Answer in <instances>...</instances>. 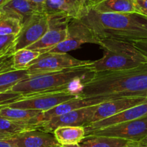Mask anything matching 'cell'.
Listing matches in <instances>:
<instances>
[{
    "label": "cell",
    "instance_id": "1",
    "mask_svg": "<svg viewBox=\"0 0 147 147\" xmlns=\"http://www.w3.org/2000/svg\"><path fill=\"white\" fill-rule=\"evenodd\" d=\"M147 93V62L131 69L95 72L84 82L79 96L113 100L145 97Z\"/></svg>",
    "mask_w": 147,
    "mask_h": 147
},
{
    "label": "cell",
    "instance_id": "2",
    "mask_svg": "<svg viewBox=\"0 0 147 147\" xmlns=\"http://www.w3.org/2000/svg\"><path fill=\"white\" fill-rule=\"evenodd\" d=\"M81 20L100 40L147 39V17L138 13H101L91 7Z\"/></svg>",
    "mask_w": 147,
    "mask_h": 147
},
{
    "label": "cell",
    "instance_id": "3",
    "mask_svg": "<svg viewBox=\"0 0 147 147\" xmlns=\"http://www.w3.org/2000/svg\"><path fill=\"white\" fill-rule=\"evenodd\" d=\"M94 73L90 66H87L29 76L26 80L18 82L12 89V92L22 95H30L49 92L70 90L79 94L83 83L90 80Z\"/></svg>",
    "mask_w": 147,
    "mask_h": 147
},
{
    "label": "cell",
    "instance_id": "4",
    "mask_svg": "<svg viewBox=\"0 0 147 147\" xmlns=\"http://www.w3.org/2000/svg\"><path fill=\"white\" fill-rule=\"evenodd\" d=\"M99 46L104 51L101 59L90 65L94 72L131 69L147 62V59L131 41L118 39H102Z\"/></svg>",
    "mask_w": 147,
    "mask_h": 147
},
{
    "label": "cell",
    "instance_id": "5",
    "mask_svg": "<svg viewBox=\"0 0 147 147\" xmlns=\"http://www.w3.org/2000/svg\"><path fill=\"white\" fill-rule=\"evenodd\" d=\"M93 61L72 57L68 53L46 52L42 53L28 68L29 76L60 71L72 68L90 66Z\"/></svg>",
    "mask_w": 147,
    "mask_h": 147
},
{
    "label": "cell",
    "instance_id": "6",
    "mask_svg": "<svg viewBox=\"0 0 147 147\" xmlns=\"http://www.w3.org/2000/svg\"><path fill=\"white\" fill-rule=\"evenodd\" d=\"M77 97H79L78 94L70 90L49 92L30 95H23L22 99L8 105L7 107L37 110L46 112L64 102Z\"/></svg>",
    "mask_w": 147,
    "mask_h": 147
},
{
    "label": "cell",
    "instance_id": "7",
    "mask_svg": "<svg viewBox=\"0 0 147 147\" xmlns=\"http://www.w3.org/2000/svg\"><path fill=\"white\" fill-rule=\"evenodd\" d=\"M90 136L113 137L139 143L147 136V116L100 128L89 133L86 136Z\"/></svg>",
    "mask_w": 147,
    "mask_h": 147
},
{
    "label": "cell",
    "instance_id": "8",
    "mask_svg": "<svg viewBox=\"0 0 147 147\" xmlns=\"http://www.w3.org/2000/svg\"><path fill=\"white\" fill-rule=\"evenodd\" d=\"M100 40L92 30L81 20H71L68 24L67 37L49 52L67 53L79 49L84 43L99 45Z\"/></svg>",
    "mask_w": 147,
    "mask_h": 147
},
{
    "label": "cell",
    "instance_id": "9",
    "mask_svg": "<svg viewBox=\"0 0 147 147\" xmlns=\"http://www.w3.org/2000/svg\"><path fill=\"white\" fill-rule=\"evenodd\" d=\"M49 28V17L44 12L35 13L22 23L18 35L15 51L26 49L38 41Z\"/></svg>",
    "mask_w": 147,
    "mask_h": 147
},
{
    "label": "cell",
    "instance_id": "10",
    "mask_svg": "<svg viewBox=\"0 0 147 147\" xmlns=\"http://www.w3.org/2000/svg\"><path fill=\"white\" fill-rule=\"evenodd\" d=\"M49 17V28L41 38L27 49L42 53L49 52L67 37L68 24L71 20L59 16Z\"/></svg>",
    "mask_w": 147,
    "mask_h": 147
},
{
    "label": "cell",
    "instance_id": "11",
    "mask_svg": "<svg viewBox=\"0 0 147 147\" xmlns=\"http://www.w3.org/2000/svg\"><path fill=\"white\" fill-rule=\"evenodd\" d=\"M97 105H98L82 107L63 115L54 117L49 121L40 124L37 129L45 132L53 133L56 128L61 126L84 127L92 122Z\"/></svg>",
    "mask_w": 147,
    "mask_h": 147
},
{
    "label": "cell",
    "instance_id": "12",
    "mask_svg": "<svg viewBox=\"0 0 147 147\" xmlns=\"http://www.w3.org/2000/svg\"><path fill=\"white\" fill-rule=\"evenodd\" d=\"M90 7V0H46L43 12L48 16L81 20Z\"/></svg>",
    "mask_w": 147,
    "mask_h": 147
},
{
    "label": "cell",
    "instance_id": "13",
    "mask_svg": "<svg viewBox=\"0 0 147 147\" xmlns=\"http://www.w3.org/2000/svg\"><path fill=\"white\" fill-rule=\"evenodd\" d=\"M110 100L105 98H97V97H79L74 98L72 100H68L64 102L59 105L56 106L51 110L43 112L35 117L33 120V124L36 125L38 127L40 124L49 121L54 117L59 116V115H63L67 113L71 112L73 110H77V109L82 108V107H89V106L96 105L104 102Z\"/></svg>",
    "mask_w": 147,
    "mask_h": 147
},
{
    "label": "cell",
    "instance_id": "14",
    "mask_svg": "<svg viewBox=\"0 0 147 147\" xmlns=\"http://www.w3.org/2000/svg\"><path fill=\"white\" fill-rule=\"evenodd\" d=\"M146 102H147V97H121L107 100L97 105L91 123L105 119Z\"/></svg>",
    "mask_w": 147,
    "mask_h": 147
},
{
    "label": "cell",
    "instance_id": "15",
    "mask_svg": "<svg viewBox=\"0 0 147 147\" xmlns=\"http://www.w3.org/2000/svg\"><path fill=\"white\" fill-rule=\"evenodd\" d=\"M145 116H147V102L123 110L119 113L115 114L105 119L89 123L88 125L84 126L86 135L92 131H96L100 128L127 122V121H134L138 118H144Z\"/></svg>",
    "mask_w": 147,
    "mask_h": 147
},
{
    "label": "cell",
    "instance_id": "16",
    "mask_svg": "<svg viewBox=\"0 0 147 147\" xmlns=\"http://www.w3.org/2000/svg\"><path fill=\"white\" fill-rule=\"evenodd\" d=\"M17 147H60L53 133L38 129L25 131L11 138Z\"/></svg>",
    "mask_w": 147,
    "mask_h": 147
},
{
    "label": "cell",
    "instance_id": "17",
    "mask_svg": "<svg viewBox=\"0 0 147 147\" xmlns=\"http://www.w3.org/2000/svg\"><path fill=\"white\" fill-rule=\"evenodd\" d=\"M42 12L27 0H10L0 8V15L20 20L22 24L35 13Z\"/></svg>",
    "mask_w": 147,
    "mask_h": 147
},
{
    "label": "cell",
    "instance_id": "18",
    "mask_svg": "<svg viewBox=\"0 0 147 147\" xmlns=\"http://www.w3.org/2000/svg\"><path fill=\"white\" fill-rule=\"evenodd\" d=\"M91 8L101 13H137L136 0H104Z\"/></svg>",
    "mask_w": 147,
    "mask_h": 147
},
{
    "label": "cell",
    "instance_id": "19",
    "mask_svg": "<svg viewBox=\"0 0 147 147\" xmlns=\"http://www.w3.org/2000/svg\"><path fill=\"white\" fill-rule=\"evenodd\" d=\"M61 145L79 144L86 136L84 126H61L53 132Z\"/></svg>",
    "mask_w": 147,
    "mask_h": 147
},
{
    "label": "cell",
    "instance_id": "20",
    "mask_svg": "<svg viewBox=\"0 0 147 147\" xmlns=\"http://www.w3.org/2000/svg\"><path fill=\"white\" fill-rule=\"evenodd\" d=\"M132 143L128 140L100 136H86L79 147H128Z\"/></svg>",
    "mask_w": 147,
    "mask_h": 147
},
{
    "label": "cell",
    "instance_id": "21",
    "mask_svg": "<svg viewBox=\"0 0 147 147\" xmlns=\"http://www.w3.org/2000/svg\"><path fill=\"white\" fill-rule=\"evenodd\" d=\"M43 113L40 110H29V109L14 108L6 106L0 109V115L8 119L18 122L28 123L33 124L35 117ZM35 125V124H33Z\"/></svg>",
    "mask_w": 147,
    "mask_h": 147
},
{
    "label": "cell",
    "instance_id": "22",
    "mask_svg": "<svg viewBox=\"0 0 147 147\" xmlns=\"http://www.w3.org/2000/svg\"><path fill=\"white\" fill-rule=\"evenodd\" d=\"M29 77L28 69L13 70L0 74V93L12 92V89L24 80Z\"/></svg>",
    "mask_w": 147,
    "mask_h": 147
},
{
    "label": "cell",
    "instance_id": "23",
    "mask_svg": "<svg viewBox=\"0 0 147 147\" xmlns=\"http://www.w3.org/2000/svg\"><path fill=\"white\" fill-rule=\"evenodd\" d=\"M41 55L37 51L22 49L13 53V66L15 70H24L32 63V62Z\"/></svg>",
    "mask_w": 147,
    "mask_h": 147
},
{
    "label": "cell",
    "instance_id": "24",
    "mask_svg": "<svg viewBox=\"0 0 147 147\" xmlns=\"http://www.w3.org/2000/svg\"><path fill=\"white\" fill-rule=\"evenodd\" d=\"M37 128L38 126L33 124L12 121L0 115V132L15 136L25 131Z\"/></svg>",
    "mask_w": 147,
    "mask_h": 147
},
{
    "label": "cell",
    "instance_id": "25",
    "mask_svg": "<svg viewBox=\"0 0 147 147\" xmlns=\"http://www.w3.org/2000/svg\"><path fill=\"white\" fill-rule=\"evenodd\" d=\"M22 26L20 20L0 15V35H18Z\"/></svg>",
    "mask_w": 147,
    "mask_h": 147
},
{
    "label": "cell",
    "instance_id": "26",
    "mask_svg": "<svg viewBox=\"0 0 147 147\" xmlns=\"http://www.w3.org/2000/svg\"><path fill=\"white\" fill-rule=\"evenodd\" d=\"M18 35H0V58L13 55Z\"/></svg>",
    "mask_w": 147,
    "mask_h": 147
},
{
    "label": "cell",
    "instance_id": "27",
    "mask_svg": "<svg viewBox=\"0 0 147 147\" xmlns=\"http://www.w3.org/2000/svg\"><path fill=\"white\" fill-rule=\"evenodd\" d=\"M23 97L22 94L13 92L0 93V109L6 107L8 105L18 101Z\"/></svg>",
    "mask_w": 147,
    "mask_h": 147
},
{
    "label": "cell",
    "instance_id": "28",
    "mask_svg": "<svg viewBox=\"0 0 147 147\" xmlns=\"http://www.w3.org/2000/svg\"><path fill=\"white\" fill-rule=\"evenodd\" d=\"M13 70V55L0 58V74Z\"/></svg>",
    "mask_w": 147,
    "mask_h": 147
},
{
    "label": "cell",
    "instance_id": "29",
    "mask_svg": "<svg viewBox=\"0 0 147 147\" xmlns=\"http://www.w3.org/2000/svg\"><path fill=\"white\" fill-rule=\"evenodd\" d=\"M134 46L147 59V39L131 41Z\"/></svg>",
    "mask_w": 147,
    "mask_h": 147
},
{
    "label": "cell",
    "instance_id": "30",
    "mask_svg": "<svg viewBox=\"0 0 147 147\" xmlns=\"http://www.w3.org/2000/svg\"><path fill=\"white\" fill-rule=\"evenodd\" d=\"M137 13L147 17V0H136Z\"/></svg>",
    "mask_w": 147,
    "mask_h": 147
},
{
    "label": "cell",
    "instance_id": "31",
    "mask_svg": "<svg viewBox=\"0 0 147 147\" xmlns=\"http://www.w3.org/2000/svg\"><path fill=\"white\" fill-rule=\"evenodd\" d=\"M27 1H28L32 5L36 7L40 12H43V7H44L46 0H27Z\"/></svg>",
    "mask_w": 147,
    "mask_h": 147
},
{
    "label": "cell",
    "instance_id": "32",
    "mask_svg": "<svg viewBox=\"0 0 147 147\" xmlns=\"http://www.w3.org/2000/svg\"><path fill=\"white\" fill-rule=\"evenodd\" d=\"M0 147H17V146L10 138L7 139H0Z\"/></svg>",
    "mask_w": 147,
    "mask_h": 147
},
{
    "label": "cell",
    "instance_id": "33",
    "mask_svg": "<svg viewBox=\"0 0 147 147\" xmlns=\"http://www.w3.org/2000/svg\"><path fill=\"white\" fill-rule=\"evenodd\" d=\"M12 136H13L10 135V134L0 132V139H7V138H12Z\"/></svg>",
    "mask_w": 147,
    "mask_h": 147
},
{
    "label": "cell",
    "instance_id": "34",
    "mask_svg": "<svg viewBox=\"0 0 147 147\" xmlns=\"http://www.w3.org/2000/svg\"><path fill=\"white\" fill-rule=\"evenodd\" d=\"M128 147H147V144H140V143H132Z\"/></svg>",
    "mask_w": 147,
    "mask_h": 147
},
{
    "label": "cell",
    "instance_id": "35",
    "mask_svg": "<svg viewBox=\"0 0 147 147\" xmlns=\"http://www.w3.org/2000/svg\"><path fill=\"white\" fill-rule=\"evenodd\" d=\"M90 3H91V7H92L97 5V4L102 2V1H104V0H90Z\"/></svg>",
    "mask_w": 147,
    "mask_h": 147
},
{
    "label": "cell",
    "instance_id": "36",
    "mask_svg": "<svg viewBox=\"0 0 147 147\" xmlns=\"http://www.w3.org/2000/svg\"><path fill=\"white\" fill-rule=\"evenodd\" d=\"M9 1H10V0H0V8L2 7H3L5 4L7 3Z\"/></svg>",
    "mask_w": 147,
    "mask_h": 147
},
{
    "label": "cell",
    "instance_id": "37",
    "mask_svg": "<svg viewBox=\"0 0 147 147\" xmlns=\"http://www.w3.org/2000/svg\"><path fill=\"white\" fill-rule=\"evenodd\" d=\"M60 147H79V144H74V145H61Z\"/></svg>",
    "mask_w": 147,
    "mask_h": 147
},
{
    "label": "cell",
    "instance_id": "38",
    "mask_svg": "<svg viewBox=\"0 0 147 147\" xmlns=\"http://www.w3.org/2000/svg\"><path fill=\"white\" fill-rule=\"evenodd\" d=\"M139 143L140 144H147V136L142 140V141H141V142Z\"/></svg>",
    "mask_w": 147,
    "mask_h": 147
},
{
    "label": "cell",
    "instance_id": "39",
    "mask_svg": "<svg viewBox=\"0 0 147 147\" xmlns=\"http://www.w3.org/2000/svg\"><path fill=\"white\" fill-rule=\"evenodd\" d=\"M146 97H147V93H146Z\"/></svg>",
    "mask_w": 147,
    "mask_h": 147
}]
</instances>
